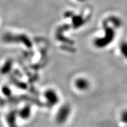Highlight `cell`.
Masks as SVG:
<instances>
[{"instance_id": "1", "label": "cell", "mask_w": 127, "mask_h": 127, "mask_svg": "<svg viewBox=\"0 0 127 127\" xmlns=\"http://www.w3.org/2000/svg\"><path fill=\"white\" fill-rule=\"evenodd\" d=\"M45 96L48 103L52 105L57 104L59 101V98L57 94L52 90H48L45 92Z\"/></svg>"}, {"instance_id": "2", "label": "cell", "mask_w": 127, "mask_h": 127, "mask_svg": "<svg viewBox=\"0 0 127 127\" xmlns=\"http://www.w3.org/2000/svg\"><path fill=\"white\" fill-rule=\"evenodd\" d=\"M69 114V108L65 106L62 107L58 112V115H57V120L59 123H61L64 122L66 119L68 118Z\"/></svg>"}, {"instance_id": "3", "label": "cell", "mask_w": 127, "mask_h": 127, "mask_svg": "<svg viewBox=\"0 0 127 127\" xmlns=\"http://www.w3.org/2000/svg\"><path fill=\"white\" fill-rule=\"evenodd\" d=\"M75 85L79 90L85 91L88 88L89 82L86 79L83 78H79L76 80Z\"/></svg>"}, {"instance_id": "4", "label": "cell", "mask_w": 127, "mask_h": 127, "mask_svg": "<svg viewBox=\"0 0 127 127\" xmlns=\"http://www.w3.org/2000/svg\"><path fill=\"white\" fill-rule=\"evenodd\" d=\"M31 114V108L28 106L23 108L20 111V115L23 119H27Z\"/></svg>"}, {"instance_id": "5", "label": "cell", "mask_w": 127, "mask_h": 127, "mask_svg": "<svg viewBox=\"0 0 127 127\" xmlns=\"http://www.w3.org/2000/svg\"><path fill=\"white\" fill-rule=\"evenodd\" d=\"M120 51L122 55L127 59V42H123L120 45Z\"/></svg>"}, {"instance_id": "6", "label": "cell", "mask_w": 127, "mask_h": 127, "mask_svg": "<svg viewBox=\"0 0 127 127\" xmlns=\"http://www.w3.org/2000/svg\"><path fill=\"white\" fill-rule=\"evenodd\" d=\"M122 120L125 123H127V111L124 112L122 115Z\"/></svg>"}]
</instances>
